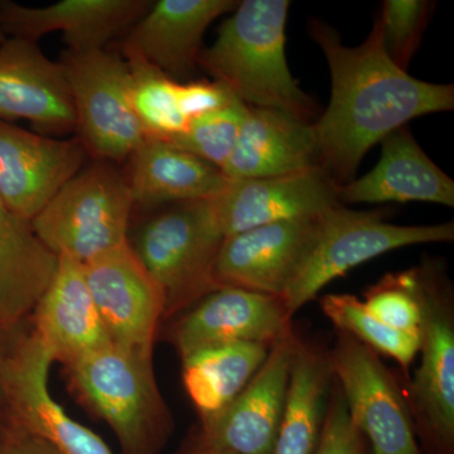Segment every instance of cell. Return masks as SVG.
Returning a JSON list of instances; mask_svg holds the SVG:
<instances>
[{
    "mask_svg": "<svg viewBox=\"0 0 454 454\" xmlns=\"http://www.w3.org/2000/svg\"><path fill=\"white\" fill-rule=\"evenodd\" d=\"M430 7L426 0H387L382 5L378 18L384 47L391 61L402 70L408 71L411 59L419 49Z\"/></svg>",
    "mask_w": 454,
    "mask_h": 454,
    "instance_id": "cell-31",
    "label": "cell"
},
{
    "mask_svg": "<svg viewBox=\"0 0 454 454\" xmlns=\"http://www.w3.org/2000/svg\"><path fill=\"white\" fill-rule=\"evenodd\" d=\"M312 168H319L313 121L279 109L247 106L223 168L227 178L278 177Z\"/></svg>",
    "mask_w": 454,
    "mask_h": 454,
    "instance_id": "cell-20",
    "label": "cell"
},
{
    "mask_svg": "<svg viewBox=\"0 0 454 454\" xmlns=\"http://www.w3.org/2000/svg\"><path fill=\"white\" fill-rule=\"evenodd\" d=\"M59 258L31 223L0 199V325L22 327L55 274Z\"/></svg>",
    "mask_w": 454,
    "mask_h": 454,
    "instance_id": "cell-24",
    "label": "cell"
},
{
    "mask_svg": "<svg viewBox=\"0 0 454 454\" xmlns=\"http://www.w3.org/2000/svg\"><path fill=\"white\" fill-rule=\"evenodd\" d=\"M234 94L219 82H179V106L188 121L217 112L236 100Z\"/></svg>",
    "mask_w": 454,
    "mask_h": 454,
    "instance_id": "cell-33",
    "label": "cell"
},
{
    "mask_svg": "<svg viewBox=\"0 0 454 454\" xmlns=\"http://www.w3.org/2000/svg\"><path fill=\"white\" fill-rule=\"evenodd\" d=\"M148 0H61L44 7L0 2V18L9 38L37 43L62 32L70 51L104 50L125 35L151 7Z\"/></svg>",
    "mask_w": 454,
    "mask_h": 454,
    "instance_id": "cell-19",
    "label": "cell"
},
{
    "mask_svg": "<svg viewBox=\"0 0 454 454\" xmlns=\"http://www.w3.org/2000/svg\"><path fill=\"white\" fill-rule=\"evenodd\" d=\"M325 215L259 226L225 239L217 256V283L282 298L315 245Z\"/></svg>",
    "mask_w": 454,
    "mask_h": 454,
    "instance_id": "cell-16",
    "label": "cell"
},
{
    "mask_svg": "<svg viewBox=\"0 0 454 454\" xmlns=\"http://www.w3.org/2000/svg\"><path fill=\"white\" fill-rule=\"evenodd\" d=\"M0 454H61L43 438L13 423L0 426Z\"/></svg>",
    "mask_w": 454,
    "mask_h": 454,
    "instance_id": "cell-34",
    "label": "cell"
},
{
    "mask_svg": "<svg viewBox=\"0 0 454 454\" xmlns=\"http://www.w3.org/2000/svg\"><path fill=\"white\" fill-rule=\"evenodd\" d=\"M79 138L57 139L0 121V199L31 221L85 166Z\"/></svg>",
    "mask_w": 454,
    "mask_h": 454,
    "instance_id": "cell-15",
    "label": "cell"
},
{
    "mask_svg": "<svg viewBox=\"0 0 454 454\" xmlns=\"http://www.w3.org/2000/svg\"><path fill=\"white\" fill-rule=\"evenodd\" d=\"M380 145L375 168L339 187L340 203L415 201L453 207V179L430 160L408 128L394 130Z\"/></svg>",
    "mask_w": 454,
    "mask_h": 454,
    "instance_id": "cell-22",
    "label": "cell"
},
{
    "mask_svg": "<svg viewBox=\"0 0 454 454\" xmlns=\"http://www.w3.org/2000/svg\"><path fill=\"white\" fill-rule=\"evenodd\" d=\"M333 384L330 355L300 340L271 454H315Z\"/></svg>",
    "mask_w": 454,
    "mask_h": 454,
    "instance_id": "cell-25",
    "label": "cell"
},
{
    "mask_svg": "<svg viewBox=\"0 0 454 454\" xmlns=\"http://www.w3.org/2000/svg\"><path fill=\"white\" fill-rule=\"evenodd\" d=\"M234 0H160L122 35V56H136L170 79L199 67L205 32L215 20L235 11Z\"/></svg>",
    "mask_w": 454,
    "mask_h": 454,
    "instance_id": "cell-18",
    "label": "cell"
},
{
    "mask_svg": "<svg viewBox=\"0 0 454 454\" xmlns=\"http://www.w3.org/2000/svg\"><path fill=\"white\" fill-rule=\"evenodd\" d=\"M82 267L112 343L153 356L158 330L164 321L163 295L130 244Z\"/></svg>",
    "mask_w": 454,
    "mask_h": 454,
    "instance_id": "cell-11",
    "label": "cell"
},
{
    "mask_svg": "<svg viewBox=\"0 0 454 454\" xmlns=\"http://www.w3.org/2000/svg\"><path fill=\"white\" fill-rule=\"evenodd\" d=\"M207 201L169 205L146 221L136 240L129 241L162 292L164 321L221 288L216 262L225 239L215 226Z\"/></svg>",
    "mask_w": 454,
    "mask_h": 454,
    "instance_id": "cell-5",
    "label": "cell"
},
{
    "mask_svg": "<svg viewBox=\"0 0 454 454\" xmlns=\"http://www.w3.org/2000/svg\"><path fill=\"white\" fill-rule=\"evenodd\" d=\"M25 328H7L0 325V426L7 423L8 406L7 393H5V378L11 358Z\"/></svg>",
    "mask_w": 454,
    "mask_h": 454,
    "instance_id": "cell-35",
    "label": "cell"
},
{
    "mask_svg": "<svg viewBox=\"0 0 454 454\" xmlns=\"http://www.w3.org/2000/svg\"><path fill=\"white\" fill-rule=\"evenodd\" d=\"M7 33H5L4 28H3L2 18H0V50L4 46L5 42L8 41Z\"/></svg>",
    "mask_w": 454,
    "mask_h": 454,
    "instance_id": "cell-37",
    "label": "cell"
},
{
    "mask_svg": "<svg viewBox=\"0 0 454 454\" xmlns=\"http://www.w3.org/2000/svg\"><path fill=\"white\" fill-rule=\"evenodd\" d=\"M300 340L294 333L278 340L240 394L219 413L200 420L196 443L230 454H271Z\"/></svg>",
    "mask_w": 454,
    "mask_h": 454,
    "instance_id": "cell-10",
    "label": "cell"
},
{
    "mask_svg": "<svg viewBox=\"0 0 454 454\" xmlns=\"http://www.w3.org/2000/svg\"><path fill=\"white\" fill-rule=\"evenodd\" d=\"M134 208L124 172L106 160L83 167L31 221L33 231L57 258L85 265L129 243Z\"/></svg>",
    "mask_w": 454,
    "mask_h": 454,
    "instance_id": "cell-4",
    "label": "cell"
},
{
    "mask_svg": "<svg viewBox=\"0 0 454 454\" xmlns=\"http://www.w3.org/2000/svg\"><path fill=\"white\" fill-rule=\"evenodd\" d=\"M315 454H369V443L352 423L345 399L334 380Z\"/></svg>",
    "mask_w": 454,
    "mask_h": 454,
    "instance_id": "cell-32",
    "label": "cell"
},
{
    "mask_svg": "<svg viewBox=\"0 0 454 454\" xmlns=\"http://www.w3.org/2000/svg\"><path fill=\"white\" fill-rule=\"evenodd\" d=\"M247 109V104L236 98L229 106L191 121L184 133L167 142L223 170L234 151Z\"/></svg>",
    "mask_w": 454,
    "mask_h": 454,
    "instance_id": "cell-30",
    "label": "cell"
},
{
    "mask_svg": "<svg viewBox=\"0 0 454 454\" xmlns=\"http://www.w3.org/2000/svg\"><path fill=\"white\" fill-rule=\"evenodd\" d=\"M454 223L403 226L385 223L381 211H354L339 206L325 215L321 231L283 295L294 317L316 300L327 284L391 250L418 244L450 243Z\"/></svg>",
    "mask_w": 454,
    "mask_h": 454,
    "instance_id": "cell-7",
    "label": "cell"
},
{
    "mask_svg": "<svg viewBox=\"0 0 454 454\" xmlns=\"http://www.w3.org/2000/svg\"><path fill=\"white\" fill-rule=\"evenodd\" d=\"M52 352L35 331L18 340L5 378L8 420L49 442L61 454H114L103 438L77 422L50 391Z\"/></svg>",
    "mask_w": 454,
    "mask_h": 454,
    "instance_id": "cell-12",
    "label": "cell"
},
{
    "mask_svg": "<svg viewBox=\"0 0 454 454\" xmlns=\"http://www.w3.org/2000/svg\"><path fill=\"white\" fill-rule=\"evenodd\" d=\"M286 0H244L199 59L206 73L247 106L270 107L312 121L313 98L293 77L286 56Z\"/></svg>",
    "mask_w": 454,
    "mask_h": 454,
    "instance_id": "cell-2",
    "label": "cell"
},
{
    "mask_svg": "<svg viewBox=\"0 0 454 454\" xmlns=\"http://www.w3.org/2000/svg\"><path fill=\"white\" fill-rule=\"evenodd\" d=\"M207 202L223 239L282 221L322 216L342 206L339 186L322 168L278 177L229 179L225 190Z\"/></svg>",
    "mask_w": 454,
    "mask_h": 454,
    "instance_id": "cell-13",
    "label": "cell"
},
{
    "mask_svg": "<svg viewBox=\"0 0 454 454\" xmlns=\"http://www.w3.org/2000/svg\"><path fill=\"white\" fill-rule=\"evenodd\" d=\"M423 321L420 364L406 387L422 454H454V309L450 282L438 262L420 265Z\"/></svg>",
    "mask_w": 454,
    "mask_h": 454,
    "instance_id": "cell-6",
    "label": "cell"
},
{
    "mask_svg": "<svg viewBox=\"0 0 454 454\" xmlns=\"http://www.w3.org/2000/svg\"><path fill=\"white\" fill-rule=\"evenodd\" d=\"M74 393L113 430L122 454H160L175 428L153 356L110 343L65 366Z\"/></svg>",
    "mask_w": 454,
    "mask_h": 454,
    "instance_id": "cell-3",
    "label": "cell"
},
{
    "mask_svg": "<svg viewBox=\"0 0 454 454\" xmlns=\"http://www.w3.org/2000/svg\"><path fill=\"white\" fill-rule=\"evenodd\" d=\"M130 70V97L145 139L170 140L190 121L179 106V82L136 56H122Z\"/></svg>",
    "mask_w": 454,
    "mask_h": 454,
    "instance_id": "cell-27",
    "label": "cell"
},
{
    "mask_svg": "<svg viewBox=\"0 0 454 454\" xmlns=\"http://www.w3.org/2000/svg\"><path fill=\"white\" fill-rule=\"evenodd\" d=\"M324 315L340 333H345L382 356L393 358L408 372L419 354L420 333L394 330L367 310L354 294H325L319 298Z\"/></svg>",
    "mask_w": 454,
    "mask_h": 454,
    "instance_id": "cell-28",
    "label": "cell"
},
{
    "mask_svg": "<svg viewBox=\"0 0 454 454\" xmlns=\"http://www.w3.org/2000/svg\"><path fill=\"white\" fill-rule=\"evenodd\" d=\"M293 333L283 298L221 286L170 325L168 339L179 357L208 346L235 342L274 345Z\"/></svg>",
    "mask_w": 454,
    "mask_h": 454,
    "instance_id": "cell-14",
    "label": "cell"
},
{
    "mask_svg": "<svg viewBox=\"0 0 454 454\" xmlns=\"http://www.w3.org/2000/svg\"><path fill=\"white\" fill-rule=\"evenodd\" d=\"M31 319L32 330L46 343L56 363L65 366L112 343L83 267L71 259L59 258Z\"/></svg>",
    "mask_w": 454,
    "mask_h": 454,
    "instance_id": "cell-21",
    "label": "cell"
},
{
    "mask_svg": "<svg viewBox=\"0 0 454 454\" xmlns=\"http://www.w3.org/2000/svg\"><path fill=\"white\" fill-rule=\"evenodd\" d=\"M363 303L373 317L394 330L420 333L423 310L419 267L382 277L364 292Z\"/></svg>",
    "mask_w": 454,
    "mask_h": 454,
    "instance_id": "cell-29",
    "label": "cell"
},
{
    "mask_svg": "<svg viewBox=\"0 0 454 454\" xmlns=\"http://www.w3.org/2000/svg\"><path fill=\"white\" fill-rule=\"evenodd\" d=\"M73 97L76 130L89 155L122 162L145 139L130 97L127 59L112 51H65L59 62Z\"/></svg>",
    "mask_w": 454,
    "mask_h": 454,
    "instance_id": "cell-8",
    "label": "cell"
},
{
    "mask_svg": "<svg viewBox=\"0 0 454 454\" xmlns=\"http://www.w3.org/2000/svg\"><path fill=\"white\" fill-rule=\"evenodd\" d=\"M309 33L333 82L330 106L313 122L318 164L337 186L355 179L367 152L394 130L427 114L453 109V85L414 79L391 61L379 18L357 47L345 46L339 33L318 20H310Z\"/></svg>",
    "mask_w": 454,
    "mask_h": 454,
    "instance_id": "cell-1",
    "label": "cell"
},
{
    "mask_svg": "<svg viewBox=\"0 0 454 454\" xmlns=\"http://www.w3.org/2000/svg\"><path fill=\"white\" fill-rule=\"evenodd\" d=\"M271 346L225 343L197 349L181 358L182 381L200 420L219 413L240 394L264 364Z\"/></svg>",
    "mask_w": 454,
    "mask_h": 454,
    "instance_id": "cell-26",
    "label": "cell"
},
{
    "mask_svg": "<svg viewBox=\"0 0 454 454\" xmlns=\"http://www.w3.org/2000/svg\"><path fill=\"white\" fill-rule=\"evenodd\" d=\"M27 121L40 133L76 130L64 70L35 42L8 38L0 50V121Z\"/></svg>",
    "mask_w": 454,
    "mask_h": 454,
    "instance_id": "cell-17",
    "label": "cell"
},
{
    "mask_svg": "<svg viewBox=\"0 0 454 454\" xmlns=\"http://www.w3.org/2000/svg\"><path fill=\"white\" fill-rule=\"evenodd\" d=\"M128 160L129 169L125 176L134 206L207 201L219 196L229 184L216 166L166 140H143Z\"/></svg>",
    "mask_w": 454,
    "mask_h": 454,
    "instance_id": "cell-23",
    "label": "cell"
},
{
    "mask_svg": "<svg viewBox=\"0 0 454 454\" xmlns=\"http://www.w3.org/2000/svg\"><path fill=\"white\" fill-rule=\"evenodd\" d=\"M328 355L349 418L372 454H422L405 391L380 356L340 331Z\"/></svg>",
    "mask_w": 454,
    "mask_h": 454,
    "instance_id": "cell-9",
    "label": "cell"
},
{
    "mask_svg": "<svg viewBox=\"0 0 454 454\" xmlns=\"http://www.w3.org/2000/svg\"><path fill=\"white\" fill-rule=\"evenodd\" d=\"M184 454H230L221 452V450H212V448L203 447L201 444H193V447L190 450H187Z\"/></svg>",
    "mask_w": 454,
    "mask_h": 454,
    "instance_id": "cell-36",
    "label": "cell"
}]
</instances>
